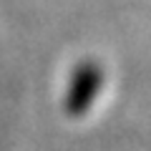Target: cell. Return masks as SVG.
<instances>
[{
  "instance_id": "obj_1",
  "label": "cell",
  "mask_w": 151,
  "mask_h": 151,
  "mask_svg": "<svg viewBox=\"0 0 151 151\" xmlns=\"http://www.w3.org/2000/svg\"><path fill=\"white\" fill-rule=\"evenodd\" d=\"M103 86V68L101 63H96L93 58H86L81 63H76L73 76L68 81V91H65L63 108L70 119H81L83 113L91 108V103L96 101L98 91Z\"/></svg>"
}]
</instances>
